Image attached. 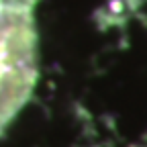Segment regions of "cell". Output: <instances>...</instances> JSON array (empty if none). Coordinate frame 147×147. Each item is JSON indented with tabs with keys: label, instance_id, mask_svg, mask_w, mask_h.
<instances>
[{
	"label": "cell",
	"instance_id": "cell-1",
	"mask_svg": "<svg viewBox=\"0 0 147 147\" xmlns=\"http://www.w3.org/2000/svg\"><path fill=\"white\" fill-rule=\"evenodd\" d=\"M37 0H0V133L37 82Z\"/></svg>",
	"mask_w": 147,
	"mask_h": 147
}]
</instances>
